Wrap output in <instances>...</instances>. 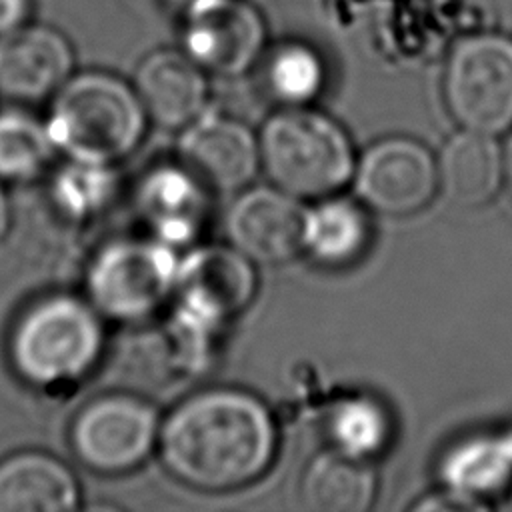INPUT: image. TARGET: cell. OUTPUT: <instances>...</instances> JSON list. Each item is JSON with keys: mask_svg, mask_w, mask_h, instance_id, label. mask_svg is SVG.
<instances>
[{"mask_svg": "<svg viewBox=\"0 0 512 512\" xmlns=\"http://www.w3.org/2000/svg\"><path fill=\"white\" fill-rule=\"evenodd\" d=\"M102 354V314L70 292H52L28 304L8 336L10 366L34 388L80 382L98 366Z\"/></svg>", "mask_w": 512, "mask_h": 512, "instance_id": "cell-3", "label": "cell"}, {"mask_svg": "<svg viewBox=\"0 0 512 512\" xmlns=\"http://www.w3.org/2000/svg\"><path fill=\"white\" fill-rule=\"evenodd\" d=\"M276 426L266 404L236 388L200 390L160 422L164 466L180 482L220 492L262 476L276 454Z\"/></svg>", "mask_w": 512, "mask_h": 512, "instance_id": "cell-1", "label": "cell"}, {"mask_svg": "<svg viewBox=\"0 0 512 512\" xmlns=\"http://www.w3.org/2000/svg\"><path fill=\"white\" fill-rule=\"evenodd\" d=\"M354 186L360 200L376 212L414 214L436 192V160L426 146L412 138H384L356 162Z\"/></svg>", "mask_w": 512, "mask_h": 512, "instance_id": "cell-10", "label": "cell"}, {"mask_svg": "<svg viewBox=\"0 0 512 512\" xmlns=\"http://www.w3.org/2000/svg\"><path fill=\"white\" fill-rule=\"evenodd\" d=\"M206 190L208 186L184 164L156 166L140 180L136 206L156 240L168 246L186 244L206 222Z\"/></svg>", "mask_w": 512, "mask_h": 512, "instance_id": "cell-15", "label": "cell"}, {"mask_svg": "<svg viewBox=\"0 0 512 512\" xmlns=\"http://www.w3.org/2000/svg\"><path fill=\"white\" fill-rule=\"evenodd\" d=\"M48 202L68 224H82L98 216L118 192V174L112 164L66 158L48 182Z\"/></svg>", "mask_w": 512, "mask_h": 512, "instance_id": "cell-20", "label": "cell"}, {"mask_svg": "<svg viewBox=\"0 0 512 512\" xmlns=\"http://www.w3.org/2000/svg\"><path fill=\"white\" fill-rule=\"evenodd\" d=\"M306 210L280 188L242 192L226 214V234L236 250L260 264H282L302 250Z\"/></svg>", "mask_w": 512, "mask_h": 512, "instance_id": "cell-12", "label": "cell"}, {"mask_svg": "<svg viewBox=\"0 0 512 512\" xmlns=\"http://www.w3.org/2000/svg\"><path fill=\"white\" fill-rule=\"evenodd\" d=\"M56 154L44 118L20 104L0 108V182H30Z\"/></svg>", "mask_w": 512, "mask_h": 512, "instance_id": "cell-21", "label": "cell"}, {"mask_svg": "<svg viewBox=\"0 0 512 512\" xmlns=\"http://www.w3.org/2000/svg\"><path fill=\"white\" fill-rule=\"evenodd\" d=\"M72 468L44 450H20L0 460V512H72L80 506Z\"/></svg>", "mask_w": 512, "mask_h": 512, "instance_id": "cell-16", "label": "cell"}, {"mask_svg": "<svg viewBox=\"0 0 512 512\" xmlns=\"http://www.w3.org/2000/svg\"><path fill=\"white\" fill-rule=\"evenodd\" d=\"M178 262L172 246L156 238H114L88 260L84 298L102 318L144 320L174 296Z\"/></svg>", "mask_w": 512, "mask_h": 512, "instance_id": "cell-5", "label": "cell"}, {"mask_svg": "<svg viewBox=\"0 0 512 512\" xmlns=\"http://www.w3.org/2000/svg\"><path fill=\"white\" fill-rule=\"evenodd\" d=\"M156 408L132 392L90 398L72 418L70 448L76 460L98 474H122L140 466L158 446Z\"/></svg>", "mask_w": 512, "mask_h": 512, "instance_id": "cell-7", "label": "cell"}, {"mask_svg": "<svg viewBox=\"0 0 512 512\" xmlns=\"http://www.w3.org/2000/svg\"><path fill=\"white\" fill-rule=\"evenodd\" d=\"M44 120L56 152L64 158L114 166L138 148L148 116L124 78L84 70L74 72L50 98Z\"/></svg>", "mask_w": 512, "mask_h": 512, "instance_id": "cell-2", "label": "cell"}, {"mask_svg": "<svg viewBox=\"0 0 512 512\" xmlns=\"http://www.w3.org/2000/svg\"><path fill=\"white\" fill-rule=\"evenodd\" d=\"M376 496V472L362 460L328 448L312 458L300 482L304 508L312 512H366Z\"/></svg>", "mask_w": 512, "mask_h": 512, "instance_id": "cell-19", "label": "cell"}, {"mask_svg": "<svg viewBox=\"0 0 512 512\" xmlns=\"http://www.w3.org/2000/svg\"><path fill=\"white\" fill-rule=\"evenodd\" d=\"M328 440L334 450L372 460L390 442L392 420L382 402L370 396L342 398L326 420Z\"/></svg>", "mask_w": 512, "mask_h": 512, "instance_id": "cell-23", "label": "cell"}, {"mask_svg": "<svg viewBox=\"0 0 512 512\" xmlns=\"http://www.w3.org/2000/svg\"><path fill=\"white\" fill-rule=\"evenodd\" d=\"M158 8H168V10H184L192 0H146Z\"/></svg>", "mask_w": 512, "mask_h": 512, "instance_id": "cell-27", "label": "cell"}, {"mask_svg": "<svg viewBox=\"0 0 512 512\" xmlns=\"http://www.w3.org/2000/svg\"><path fill=\"white\" fill-rule=\"evenodd\" d=\"M180 160L210 190L234 192L244 188L260 164L254 134L242 122L202 112L180 136Z\"/></svg>", "mask_w": 512, "mask_h": 512, "instance_id": "cell-13", "label": "cell"}, {"mask_svg": "<svg viewBox=\"0 0 512 512\" xmlns=\"http://www.w3.org/2000/svg\"><path fill=\"white\" fill-rule=\"evenodd\" d=\"M502 160H504V180H506L508 190H510V194H512V136H510L508 142H506Z\"/></svg>", "mask_w": 512, "mask_h": 512, "instance_id": "cell-26", "label": "cell"}, {"mask_svg": "<svg viewBox=\"0 0 512 512\" xmlns=\"http://www.w3.org/2000/svg\"><path fill=\"white\" fill-rule=\"evenodd\" d=\"M372 240L368 214L350 198L324 196L304 214L302 250L328 268L358 262Z\"/></svg>", "mask_w": 512, "mask_h": 512, "instance_id": "cell-18", "label": "cell"}, {"mask_svg": "<svg viewBox=\"0 0 512 512\" xmlns=\"http://www.w3.org/2000/svg\"><path fill=\"white\" fill-rule=\"evenodd\" d=\"M32 0H0V34L30 22Z\"/></svg>", "mask_w": 512, "mask_h": 512, "instance_id": "cell-24", "label": "cell"}, {"mask_svg": "<svg viewBox=\"0 0 512 512\" xmlns=\"http://www.w3.org/2000/svg\"><path fill=\"white\" fill-rule=\"evenodd\" d=\"M182 50L224 78L246 74L266 46V24L248 0H192L182 10Z\"/></svg>", "mask_w": 512, "mask_h": 512, "instance_id": "cell-9", "label": "cell"}, {"mask_svg": "<svg viewBox=\"0 0 512 512\" xmlns=\"http://www.w3.org/2000/svg\"><path fill=\"white\" fill-rule=\"evenodd\" d=\"M438 186L446 200L476 208L492 200L504 178V160L490 134L464 130L454 134L436 160Z\"/></svg>", "mask_w": 512, "mask_h": 512, "instance_id": "cell-17", "label": "cell"}, {"mask_svg": "<svg viewBox=\"0 0 512 512\" xmlns=\"http://www.w3.org/2000/svg\"><path fill=\"white\" fill-rule=\"evenodd\" d=\"M10 226H12V206L6 192L0 186V240L6 238Z\"/></svg>", "mask_w": 512, "mask_h": 512, "instance_id": "cell-25", "label": "cell"}, {"mask_svg": "<svg viewBox=\"0 0 512 512\" xmlns=\"http://www.w3.org/2000/svg\"><path fill=\"white\" fill-rule=\"evenodd\" d=\"M74 46L56 26L26 22L0 34V96L12 104L52 98L74 74Z\"/></svg>", "mask_w": 512, "mask_h": 512, "instance_id": "cell-11", "label": "cell"}, {"mask_svg": "<svg viewBox=\"0 0 512 512\" xmlns=\"http://www.w3.org/2000/svg\"><path fill=\"white\" fill-rule=\"evenodd\" d=\"M510 510H512V492H510V496H508V504H506Z\"/></svg>", "mask_w": 512, "mask_h": 512, "instance_id": "cell-28", "label": "cell"}, {"mask_svg": "<svg viewBox=\"0 0 512 512\" xmlns=\"http://www.w3.org/2000/svg\"><path fill=\"white\" fill-rule=\"evenodd\" d=\"M258 148L260 164L272 184L294 198L332 196L356 168L344 128L306 106H288L270 116L262 126Z\"/></svg>", "mask_w": 512, "mask_h": 512, "instance_id": "cell-4", "label": "cell"}, {"mask_svg": "<svg viewBox=\"0 0 512 512\" xmlns=\"http://www.w3.org/2000/svg\"><path fill=\"white\" fill-rule=\"evenodd\" d=\"M254 292L252 260L234 246H204L178 262V320L192 334L202 336L232 320L250 304Z\"/></svg>", "mask_w": 512, "mask_h": 512, "instance_id": "cell-8", "label": "cell"}, {"mask_svg": "<svg viewBox=\"0 0 512 512\" xmlns=\"http://www.w3.org/2000/svg\"><path fill=\"white\" fill-rule=\"evenodd\" d=\"M324 84V60L306 42H282L264 60V88L284 108L310 104Z\"/></svg>", "mask_w": 512, "mask_h": 512, "instance_id": "cell-22", "label": "cell"}, {"mask_svg": "<svg viewBox=\"0 0 512 512\" xmlns=\"http://www.w3.org/2000/svg\"><path fill=\"white\" fill-rule=\"evenodd\" d=\"M142 108L156 126L186 128L206 108V72L184 52L160 48L146 54L132 82Z\"/></svg>", "mask_w": 512, "mask_h": 512, "instance_id": "cell-14", "label": "cell"}, {"mask_svg": "<svg viewBox=\"0 0 512 512\" xmlns=\"http://www.w3.org/2000/svg\"><path fill=\"white\" fill-rule=\"evenodd\" d=\"M444 102L464 128L500 134L512 126V36L480 30L458 38L444 66Z\"/></svg>", "mask_w": 512, "mask_h": 512, "instance_id": "cell-6", "label": "cell"}]
</instances>
